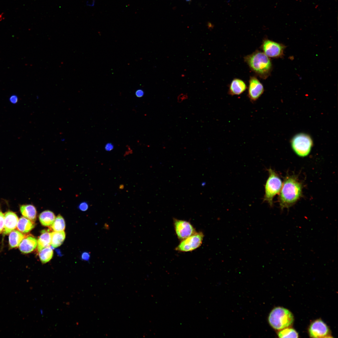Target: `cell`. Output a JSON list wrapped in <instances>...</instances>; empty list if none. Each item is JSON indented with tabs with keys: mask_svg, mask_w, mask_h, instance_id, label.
I'll list each match as a JSON object with an SVG mask.
<instances>
[{
	"mask_svg": "<svg viewBox=\"0 0 338 338\" xmlns=\"http://www.w3.org/2000/svg\"><path fill=\"white\" fill-rule=\"evenodd\" d=\"M65 226L64 219L60 215H59L55 218L54 222L50 227V228L54 231H64Z\"/></svg>",
	"mask_w": 338,
	"mask_h": 338,
	"instance_id": "44dd1931",
	"label": "cell"
},
{
	"mask_svg": "<svg viewBox=\"0 0 338 338\" xmlns=\"http://www.w3.org/2000/svg\"><path fill=\"white\" fill-rule=\"evenodd\" d=\"M135 94L137 97L140 98L143 96L144 92L142 90H139L136 91Z\"/></svg>",
	"mask_w": 338,
	"mask_h": 338,
	"instance_id": "83f0119b",
	"label": "cell"
},
{
	"mask_svg": "<svg viewBox=\"0 0 338 338\" xmlns=\"http://www.w3.org/2000/svg\"><path fill=\"white\" fill-rule=\"evenodd\" d=\"M204 235L201 232H196L181 241L176 248L177 251L182 252H191L199 247L202 245Z\"/></svg>",
	"mask_w": 338,
	"mask_h": 338,
	"instance_id": "8992f818",
	"label": "cell"
},
{
	"mask_svg": "<svg viewBox=\"0 0 338 338\" xmlns=\"http://www.w3.org/2000/svg\"><path fill=\"white\" fill-rule=\"evenodd\" d=\"M207 25L208 27V28L210 29L211 28H213V23L209 22H208L207 23Z\"/></svg>",
	"mask_w": 338,
	"mask_h": 338,
	"instance_id": "f546056e",
	"label": "cell"
},
{
	"mask_svg": "<svg viewBox=\"0 0 338 338\" xmlns=\"http://www.w3.org/2000/svg\"><path fill=\"white\" fill-rule=\"evenodd\" d=\"M51 243V233L49 230L42 231L41 234L37 241L38 252L42 249L49 247Z\"/></svg>",
	"mask_w": 338,
	"mask_h": 338,
	"instance_id": "5bb4252c",
	"label": "cell"
},
{
	"mask_svg": "<svg viewBox=\"0 0 338 338\" xmlns=\"http://www.w3.org/2000/svg\"><path fill=\"white\" fill-rule=\"evenodd\" d=\"M244 60L250 69L260 77L265 79L269 74L271 62L263 52L256 50L244 57Z\"/></svg>",
	"mask_w": 338,
	"mask_h": 338,
	"instance_id": "7a4b0ae2",
	"label": "cell"
},
{
	"mask_svg": "<svg viewBox=\"0 0 338 338\" xmlns=\"http://www.w3.org/2000/svg\"><path fill=\"white\" fill-rule=\"evenodd\" d=\"M3 13H2L1 14H0V21H1L2 19H4V18L3 17Z\"/></svg>",
	"mask_w": 338,
	"mask_h": 338,
	"instance_id": "4dcf8cb0",
	"label": "cell"
},
{
	"mask_svg": "<svg viewBox=\"0 0 338 338\" xmlns=\"http://www.w3.org/2000/svg\"><path fill=\"white\" fill-rule=\"evenodd\" d=\"M37 246V239L33 237L29 236L22 240L19 245V249L22 253H28L33 251Z\"/></svg>",
	"mask_w": 338,
	"mask_h": 338,
	"instance_id": "4fadbf2b",
	"label": "cell"
},
{
	"mask_svg": "<svg viewBox=\"0 0 338 338\" xmlns=\"http://www.w3.org/2000/svg\"><path fill=\"white\" fill-rule=\"evenodd\" d=\"M4 216L2 212L0 211V233L4 228Z\"/></svg>",
	"mask_w": 338,
	"mask_h": 338,
	"instance_id": "603a6c76",
	"label": "cell"
},
{
	"mask_svg": "<svg viewBox=\"0 0 338 338\" xmlns=\"http://www.w3.org/2000/svg\"><path fill=\"white\" fill-rule=\"evenodd\" d=\"M114 148V146L111 143H108L105 146V150L107 151H110Z\"/></svg>",
	"mask_w": 338,
	"mask_h": 338,
	"instance_id": "484cf974",
	"label": "cell"
},
{
	"mask_svg": "<svg viewBox=\"0 0 338 338\" xmlns=\"http://www.w3.org/2000/svg\"><path fill=\"white\" fill-rule=\"evenodd\" d=\"M269 176L265 185V194L263 200L270 206L273 205L274 197L279 193L282 187V180L278 175L271 168L268 169Z\"/></svg>",
	"mask_w": 338,
	"mask_h": 338,
	"instance_id": "277c9868",
	"label": "cell"
},
{
	"mask_svg": "<svg viewBox=\"0 0 338 338\" xmlns=\"http://www.w3.org/2000/svg\"><path fill=\"white\" fill-rule=\"evenodd\" d=\"M18 218L16 214L11 211L6 212L4 216L3 234L6 235L14 230L17 226Z\"/></svg>",
	"mask_w": 338,
	"mask_h": 338,
	"instance_id": "8fae6325",
	"label": "cell"
},
{
	"mask_svg": "<svg viewBox=\"0 0 338 338\" xmlns=\"http://www.w3.org/2000/svg\"><path fill=\"white\" fill-rule=\"evenodd\" d=\"M173 224L176 234L180 240L189 237L196 232L192 225L187 221L174 218Z\"/></svg>",
	"mask_w": 338,
	"mask_h": 338,
	"instance_id": "52a82bcc",
	"label": "cell"
},
{
	"mask_svg": "<svg viewBox=\"0 0 338 338\" xmlns=\"http://www.w3.org/2000/svg\"><path fill=\"white\" fill-rule=\"evenodd\" d=\"M10 100L12 103H15L17 101L18 98L16 96L13 95L10 98Z\"/></svg>",
	"mask_w": 338,
	"mask_h": 338,
	"instance_id": "f1b7e54d",
	"label": "cell"
},
{
	"mask_svg": "<svg viewBox=\"0 0 338 338\" xmlns=\"http://www.w3.org/2000/svg\"><path fill=\"white\" fill-rule=\"evenodd\" d=\"M309 335L312 338L330 337V331L327 325L321 320H316L310 324Z\"/></svg>",
	"mask_w": 338,
	"mask_h": 338,
	"instance_id": "ba28073f",
	"label": "cell"
},
{
	"mask_svg": "<svg viewBox=\"0 0 338 338\" xmlns=\"http://www.w3.org/2000/svg\"><path fill=\"white\" fill-rule=\"evenodd\" d=\"M187 98V95L182 94L180 95L178 97V102H181L183 100Z\"/></svg>",
	"mask_w": 338,
	"mask_h": 338,
	"instance_id": "4316f807",
	"label": "cell"
},
{
	"mask_svg": "<svg viewBox=\"0 0 338 338\" xmlns=\"http://www.w3.org/2000/svg\"><path fill=\"white\" fill-rule=\"evenodd\" d=\"M261 48L265 55L268 57L272 58L280 56L283 50V47L280 44L266 39L263 41Z\"/></svg>",
	"mask_w": 338,
	"mask_h": 338,
	"instance_id": "30bf717a",
	"label": "cell"
},
{
	"mask_svg": "<svg viewBox=\"0 0 338 338\" xmlns=\"http://www.w3.org/2000/svg\"><path fill=\"white\" fill-rule=\"evenodd\" d=\"M10 233L9 236V243L10 248L18 247L24 238V235L17 230H13Z\"/></svg>",
	"mask_w": 338,
	"mask_h": 338,
	"instance_id": "ac0fdd59",
	"label": "cell"
},
{
	"mask_svg": "<svg viewBox=\"0 0 338 338\" xmlns=\"http://www.w3.org/2000/svg\"><path fill=\"white\" fill-rule=\"evenodd\" d=\"M278 335L279 338H298V334L294 329L287 327L279 331Z\"/></svg>",
	"mask_w": 338,
	"mask_h": 338,
	"instance_id": "7402d4cb",
	"label": "cell"
},
{
	"mask_svg": "<svg viewBox=\"0 0 338 338\" xmlns=\"http://www.w3.org/2000/svg\"><path fill=\"white\" fill-rule=\"evenodd\" d=\"M55 218V215L52 212L47 210L42 212L39 215V219L41 224L44 226L50 227Z\"/></svg>",
	"mask_w": 338,
	"mask_h": 338,
	"instance_id": "2e32d148",
	"label": "cell"
},
{
	"mask_svg": "<svg viewBox=\"0 0 338 338\" xmlns=\"http://www.w3.org/2000/svg\"><path fill=\"white\" fill-rule=\"evenodd\" d=\"M264 86L255 76L250 77L248 90V97L252 102L257 101L263 93Z\"/></svg>",
	"mask_w": 338,
	"mask_h": 338,
	"instance_id": "9c48e42d",
	"label": "cell"
},
{
	"mask_svg": "<svg viewBox=\"0 0 338 338\" xmlns=\"http://www.w3.org/2000/svg\"><path fill=\"white\" fill-rule=\"evenodd\" d=\"M268 320L270 325L276 330L288 327L293 323L294 317L288 310L278 307L273 309L269 315Z\"/></svg>",
	"mask_w": 338,
	"mask_h": 338,
	"instance_id": "3957f363",
	"label": "cell"
},
{
	"mask_svg": "<svg viewBox=\"0 0 338 338\" xmlns=\"http://www.w3.org/2000/svg\"><path fill=\"white\" fill-rule=\"evenodd\" d=\"M38 252L39 259L43 264L49 261L53 256V250L50 246L42 249Z\"/></svg>",
	"mask_w": 338,
	"mask_h": 338,
	"instance_id": "ffe728a7",
	"label": "cell"
},
{
	"mask_svg": "<svg viewBox=\"0 0 338 338\" xmlns=\"http://www.w3.org/2000/svg\"><path fill=\"white\" fill-rule=\"evenodd\" d=\"M78 207L80 210L85 211L88 209L89 205L87 202H82L80 203Z\"/></svg>",
	"mask_w": 338,
	"mask_h": 338,
	"instance_id": "cb8c5ba5",
	"label": "cell"
},
{
	"mask_svg": "<svg viewBox=\"0 0 338 338\" xmlns=\"http://www.w3.org/2000/svg\"><path fill=\"white\" fill-rule=\"evenodd\" d=\"M301 183L294 176L286 177L283 183L279 197V202L281 210L289 208L294 205L302 195Z\"/></svg>",
	"mask_w": 338,
	"mask_h": 338,
	"instance_id": "6da1fadb",
	"label": "cell"
},
{
	"mask_svg": "<svg viewBox=\"0 0 338 338\" xmlns=\"http://www.w3.org/2000/svg\"><path fill=\"white\" fill-rule=\"evenodd\" d=\"M247 88L245 82L241 79L235 78L231 82L228 91L231 95H239L244 92Z\"/></svg>",
	"mask_w": 338,
	"mask_h": 338,
	"instance_id": "7c38bea8",
	"label": "cell"
},
{
	"mask_svg": "<svg viewBox=\"0 0 338 338\" xmlns=\"http://www.w3.org/2000/svg\"><path fill=\"white\" fill-rule=\"evenodd\" d=\"M33 222L25 217H22L18 220L17 228L22 233H28L34 227V224Z\"/></svg>",
	"mask_w": 338,
	"mask_h": 338,
	"instance_id": "e0dca14e",
	"label": "cell"
},
{
	"mask_svg": "<svg viewBox=\"0 0 338 338\" xmlns=\"http://www.w3.org/2000/svg\"><path fill=\"white\" fill-rule=\"evenodd\" d=\"M20 211L24 217L33 222L35 221L37 212L33 205L31 204L22 205L20 207Z\"/></svg>",
	"mask_w": 338,
	"mask_h": 338,
	"instance_id": "9a60e30c",
	"label": "cell"
},
{
	"mask_svg": "<svg viewBox=\"0 0 338 338\" xmlns=\"http://www.w3.org/2000/svg\"><path fill=\"white\" fill-rule=\"evenodd\" d=\"M186 0V1H187V2H190V1H191V0Z\"/></svg>",
	"mask_w": 338,
	"mask_h": 338,
	"instance_id": "1f68e13d",
	"label": "cell"
},
{
	"mask_svg": "<svg viewBox=\"0 0 338 338\" xmlns=\"http://www.w3.org/2000/svg\"><path fill=\"white\" fill-rule=\"evenodd\" d=\"M65 237L64 232L53 231L51 233V245L54 248L60 246L64 241Z\"/></svg>",
	"mask_w": 338,
	"mask_h": 338,
	"instance_id": "d6986e66",
	"label": "cell"
},
{
	"mask_svg": "<svg viewBox=\"0 0 338 338\" xmlns=\"http://www.w3.org/2000/svg\"><path fill=\"white\" fill-rule=\"evenodd\" d=\"M312 144V141L310 137L303 133L295 136L291 141V146L294 151L297 155L302 157L309 155Z\"/></svg>",
	"mask_w": 338,
	"mask_h": 338,
	"instance_id": "5b68a950",
	"label": "cell"
},
{
	"mask_svg": "<svg viewBox=\"0 0 338 338\" xmlns=\"http://www.w3.org/2000/svg\"><path fill=\"white\" fill-rule=\"evenodd\" d=\"M90 258V253L87 252H83L81 255V258L83 260L88 261Z\"/></svg>",
	"mask_w": 338,
	"mask_h": 338,
	"instance_id": "d4e9b609",
	"label": "cell"
}]
</instances>
